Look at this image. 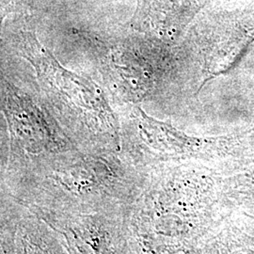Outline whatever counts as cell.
Returning a JSON list of instances; mask_svg holds the SVG:
<instances>
[{
  "instance_id": "1",
  "label": "cell",
  "mask_w": 254,
  "mask_h": 254,
  "mask_svg": "<svg viewBox=\"0 0 254 254\" xmlns=\"http://www.w3.org/2000/svg\"><path fill=\"white\" fill-rule=\"evenodd\" d=\"M146 178L118 153L76 149L8 170L5 183L7 195L48 223L81 215H129Z\"/></svg>"
},
{
  "instance_id": "2",
  "label": "cell",
  "mask_w": 254,
  "mask_h": 254,
  "mask_svg": "<svg viewBox=\"0 0 254 254\" xmlns=\"http://www.w3.org/2000/svg\"><path fill=\"white\" fill-rule=\"evenodd\" d=\"M23 53L79 150L92 154L119 153L122 134L118 120L104 91L91 79L66 70L35 37L26 35Z\"/></svg>"
},
{
  "instance_id": "3",
  "label": "cell",
  "mask_w": 254,
  "mask_h": 254,
  "mask_svg": "<svg viewBox=\"0 0 254 254\" xmlns=\"http://www.w3.org/2000/svg\"><path fill=\"white\" fill-rule=\"evenodd\" d=\"M2 108L8 123V169L78 149L44 109L25 92L5 82Z\"/></svg>"
},
{
  "instance_id": "4",
  "label": "cell",
  "mask_w": 254,
  "mask_h": 254,
  "mask_svg": "<svg viewBox=\"0 0 254 254\" xmlns=\"http://www.w3.org/2000/svg\"><path fill=\"white\" fill-rule=\"evenodd\" d=\"M94 52L108 89L127 103H137L153 89L155 69L148 46L95 41Z\"/></svg>"
},
{
  "instance_id": "5",
  "label": "cell",
  "mask_w": 254,
  "mask_h": 254,
  "mask_svg": "<svg viewBox=\"0 0 254 254\" xmlns=\"http://www.w3.org/2000/svg\"><path fill=\"white\" fill-rule=\"evenodd\" d=\"M128 215L93 214L46 223L69 254H136L127 225Z\"/></svg>"
}]
</instances>
